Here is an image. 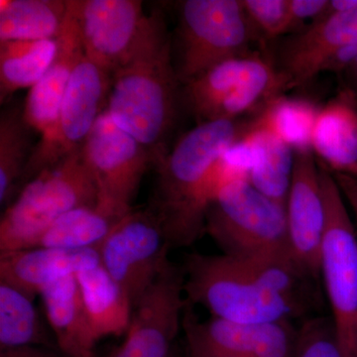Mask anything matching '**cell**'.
Returning a JSON list of instances; mask_svg holds the SVG:
<instances>
[{
	"label": "cell",
	"instance_id": "17",
	"mask_svg": "<svg viewBox=\"0 0 357 357\" xmlns=\"http://www.w3.org/2000/svg\"><path fill=\"white\" fill-rule=\"evenodd\" d=\"M100 264L98 249L34 248L0 253V281L35 299L61 279Z\"/></svg>",
	"mask_w": 357,
	"mask_h": 357
},
{
	"label": "cell",
	"instance_id": "30",
	"mask_svg": "<svg viewBox=\"0 0 357 357\" xmlns=\"http://www.w3.org/2000/svg\"><path fill=\"white\" fill-rule=\"evenodd\" d=\"M259 36L275 39L293 31L289 0H241Z\"/></svg>",
	"mask_w": 357,
	"mask_h": 357
},
{
	"label": "cell",
	"instance_id": "31",
	"mask_svg": "<svg viewBox=\"0 0 357 357\" xmlns=\"http://www.w3.org/2000/svg\"><path fill=\"white\" fill-rule=\"evenodd\" d=\"M330 0H289L294 30L306 20L314 21L326 13Z\"/></svg>",
	"mask_w": 357,
	"mask_h": 357
},
{
	"label": "cell",
	"instance_id": "1",
	"mask_svg": "<svg viewBox=\"0 0 357 357\" xmlns=\"http://www.w3.org/2000/svg\"><path fill=\"white\" fill-rule=\"evenodd\" d=\"M183 269L188 304L204 307L215 318L280 323L293 321L310 310L300 301L306 279L292 262L192 253Z\"/></svg>",
	"mask_w": 357,
	"mask_h": 357
},
{
	"label": "cell",
	"instance_id": "4",
	"mask_svg": "<svg viewBox=\"0 0 357 357\" xmlns=\"http://www.w3.org/2000/svg\"><path fill=\"white\" fill-rule=\"evenodd\" d=\"M206 234L222 249V255L236 259L295 263L286 204L268 198L245 178L229 183L211 199Z\"/></svg>",
	"mask_w": 357,
	"mask_h": 357
},
{
	"label": "cell",
	"instance_id": "7",
	"mask_svg": "<svg viewBox=\"0 0 357 357\" xmlns=\"http://www.w3.org/2000/svg\"><path fill=\"white\" fill-rule=\"evenodd\" d=\"M326 230L319 281L344 357H357V229L332 171L319 160Z\"/></svg>",
	"mask_w": 357,
	"mask_h": 357
},
{
	"label": "cell",
	"instance_id": "35",
	"mask_svg": "<svg viewBox=\"0 0 357 357\" xmlns=\"http://www.w3.org/2000/svg\"><path fill=\"white\" fill-rule=\"evenodd\" d=\"M349 70H351L352 73H354V77L357 79V59L356 60V62L354 63V64L351 65V67L349 68Z\"/></svg>",
	"mask_w": 357,
	"mask_h": 357
},
{
	"label": "cell",
	"instance_id": "28",
	"mask_svg": "<svg viewBox=\"0 0 357 357\" xmlns=\"http://www.w3.org/2000/svg\"><path fill=\"white\" fill-rule=\"evenodd\" d=\"M29 126L18 109L2 112L0 119V204H7L18 192L29 152Z\"/></svg>",
	"mask_w": 357,
	"mask_h": 357
},
{
	"label": "cell",
	"instance_id": "29",
	"mask_svg": "<svg viewBox=\"0 0 357 357\" xmlns=\"http://www.w3.org/2000/svg\"><path fill=\"white\" fill-rule=\"evenodd\" d=\"M293 357H344L330 317L307 319L300 326Z\"/></svg>",
	"mask_w": 357,
	"mask_h": 357
},
{
	"label": "cell",
	"instance_id": "18",
	"mask_svg": "<svg viewBox=\"0 0 357 357\" xmlns=\"http://www.w3.org/2000/svg\"><path fill=\"white\" fill-rule=\"evenodd\" d=\"M56 40L57 53L53 63L38 83L30 89L22 112L26 124L41 136L55 123L70 77L84 55L69 0L67 17Z\"/></svg>",
	"mask_w": 357,
	"mask_h": 357
},
{
	"label": "cell",
	"instance_id": "34",
	"mask_svg": "<svg viewBox=\"0 0 357 357\" xmlns=\"http://www.w3.org/2000/svg\"><path fill=\"white\" fill-rule=\"evenodd\" d=\"M356 8H357V0H331L325 13H344Z\"/></svg>",
	"mask_w": 357,
	"mask_h": 357
},
{
	"label": "cell",
	"instance_id": "15",
	"mask_svg": "<svg viewBox=\"0 0 357 357\" xmlns=\"http://www.w3.org/2000/svg\"><path fill=\"white\" fill-rule=\"evenodd\" d=\"M286 215L294 261L321 284L319 256L325 236L326 206L319 161L312 149L295 150Z\"/></svg>",
	"mask_w": 357,
	"mask_h": 357
},
{
	"label": "cell",
	"instance_id": "3",
	"mask_svg": "<svg viewBox=\"0 0 357 357\" xmlns=\"http://www.w3.org/2000/svg\"><path fill=\"white\" fill-rule=\"evenodd\" d=\"M180 86L173 63L172 41L161 13L132 58L112 76L107 109L114 123L130 134L154 158L165 156L175 123Z\"/></svg>",
	"mask_w": 357,
	"mask_h": 357
},
{
	"label": "cell",
	"instance_id": "20",
	"mask_svg": "<svg viewBox=\"0 0 357 357\" xmlns=\"http://www.w3.org/2000/svg\"><path fill=\"white\" fill-rule=\"evenodd\" d=\"M311 146L333 173L357 178V109L349 96L335 98L319 109Z\"/></svg>",
	"mask_w": 357,
	"mask_h": 357
},
{
	"label": "cell",
	"instance_id": "21",
	"mask_svg": "<svg viewBox=\"0 0 357 357\" xmlns=\"http://www.w3.org/2000/svg\"><path fill=\"white\" fill-rule=\"evenodd\" d=\"M79 293L96 340L119 337L128 333L133 304L123 290L102 266L77 274Z\"/></svg>",
	"mask_w": 357,
	"mask_h": 357
},
{
	"label": "cell",
	"instance_id": "26",
	"mask_svg": "<svg viewBox=\"0 0 357 357\" xmlns=\"http://www.w3.org/2000/svg\"><path fill=\"white\" fill-rule=\"evenodd\" d=\"M33 301L0 281V349L23 345L58 349L55 338L45 330Z\"/></svg>",
	"mask_w": 357,
	"mask_h": 357
},
{
	"label": "cell",
	"instance_id": "10",
	"mask_svg": "<svg viewBox=\"0 0 357 357\" xmlns=\"http://www.w3.org/2000/svg\"><path fill=\"white\" fill-rule=\"evenodd\" d=\"M82 154L95 181L96 208L115 218L132 210L143 176L154 164L147 148L119 128L105 109L84 141Z\"/></svg>",
	"mask_w": 357,
	"mask_h": 357
},
{
	"label": "cell",
	"instance_id": "25",
	"mask_svg": "<svg viewBox=\"0 0 357 357\" xmlns=\"http://www.w3.org/2000/svg\"><path fill=\"white\" fill-rule=\"evenodd\" d=\"M117 220L96 206L74 208L52 223L31 248L98 249Z\"/></svg>",
	"mask_w": 357,
	"mask_h": 357
},
{
	"label": "cell",
	"instance_id": "5",
	"mask_svg": "<svg viewBox=\"0 0 357 357\" xmlns=\"http://www.w3.org/2000/svg\"><path fill=\"white\" fill-rule=\"evenodd\" d=\"M96 203L95 181L79 149L28 182L8 204L0 220V253L31 248L61 215Z\"/></svg>",
	"mask_w": 357,
	"mask_h": 357
},
{
	"label": "cell",
	"instance_id": "13",
	"mask_svg": "<svg viewBox=\"0 0 357 357\" xmlns=\"http://www.w3.org/2000/svg\"><path fill=\"white\" fill-rule=\"evenodd\" d=\"M183 266L168 260L134 305L126 337L112 357H172L187 299Z\"/></svg>",
	"mask_w": 357,
	"mask_h": 357
},
{
	"label": "cell",
	"instance_id": "14",
	"mask_svg": "<svg viewBox=\"0 0 357 357\" xmlns=\"http://www.w3.org/2000/svg\"><path fill=\"white\" fill-rule=\"evenodd\" d=\"M183 332L189 357H293L298 328L293 321L241 324L201 321L187 304Z\"/></svg>",
	"mask_w": 357,
	"mask_h": 357
},
{
	"label": "cell",
	"instance_id": "32",
	"mask_svg": "<svg viewBox=\"0 0 357 357\" xmlns=\"http://www.w3.org/2000/svg\"><path fill=\"white\" fill-rule=\"evenodd\" d=\"M0 357H69L58 349L40 347V345H23V347H4L0 349Z\"/></svg>",
	"mask_w": 357,
	"mask_h": 357
},
{
	"label": "cell",
	"instance_id": "19",
	"mask_svg": "<svg viewBox=\"0 0 357 357\" xmlns=\"http://www.w3.org/2000/svg\"><path fill=\"white\" fill-rule=\"evenodd\" d=\"M40 296L58 349L69 357H96L98 340L89 325L77 277L61 279Z\"/></svg>",
	"mask_w": 357,
	"mask_h": 357
},
{
	"label": "cell",
	"instance_id": "23",
	"mask_svg": "<svg viewBox=\"0 0 357 357\" xmlns=\"http://www.w3.org/2000/svg\"><path fill=\"white\" fill-rule=\"evenodd\" d=\"M67 13L65 0H1L0 43L56 39Z\"/></svg>",
	"mask_w": 357,
	"mask_h": 357
},
{
	"label": "cell",
	"instance_id": "33",
	"mask_svg": "<svg viewBox=\"0 0 357 357\" xmlns=\"http://www.w3.org/2000/svg\"><path fill=\"white\" fill-rule=\"evenodd\" d=\"M347 206L351 208L357 223V178L345 174L333 173Z\"/></svg>",
	"mask_w": 357,
	"mask_h": 357
},
{
	"label": "cell",
	"instance_id": "2",
	"mask_svg": "<svg viewBox=\"0 0 357 357\" xmlns=\"http://www.w3.org/2000/svg\"><path fill=\"white\" fill-rule=\"evenodd\" d=\"M241 119L197 124L155 164L156 185L148 206L171 249L192 245L206 234V213L220 191L215 164L248 130Z\"/></svg>",
	"mask_w": 357,
	"mask_h": 357
},
{
	"label": "cell",
	"instance_id": "27",
	"mask_svg": "<svg viewBox=\"0 0 357 357\" xmlns=\"http://www.w3.org/2000/svg\"><path fill=\"white\" fill-rule=\"evenodd\" d=\"M319 110L307 100L279 96L265 103L253 122L276 134L294 150L312 149V128Z\"/></svg>",
	"mask_w": 357,
	"mask_h": 357
},
{
	"label": "cell",
	"instance_id": "6",
	"mask_svg": "<svg viewBox=\"0 0 357 357\" xmlns=\"http://www.w3.org/2000/svg\"><path fill=\"white\" fill-rule=\"evenodd\" d=\"M259 35L241 0L180 2L173 63L181 84L229 59L248 55Z\"/></svg>",
	"mask_w": 357,
	"mask_h": 357
},
{
	"label": "cell",
	"instance_id": "11",
	"mask_svg": "<svg viewBox=\"0 0 357 357\" xmlns=\"http://www.w3.org/2000/svg\"><path fill=\"white\" fill-rule=\"evenodd\" d=\"M98 251L100 265L134 307L168 261L171 248L158 218L147 208H132L119 218Z\"/></svg>",
	"mask_w": 357,
	"mask_h": 357
},
{
	"label": "cell",
	"instance_id": "22",
	"mask_svg": "<svg viewBox=\"0 0 357 357\" xmlns=\"http://www.w3.org/2000/svg\"><path fill=\"white\" fill-rule=\"evenodd\" d=\"M246 134L255 150L249 183L268 198L286 204L292 181L295 150L276 134L255 126L253 119Z\"/></svg>",
	"mask_w": 357,
	"mask_h": 357
},
{
	"label": "cell",
	"instance_id": "16",
	"mask_svg": "<svg viewBox=\"0 0 357 357\" xmlns=\"http://www.w3.org/2000/svg\"><path fill=\"white\" fill-rule=\"evenodd\" d=\"M357 45V8L344 13H324L311 24L284 40L271 59L281 91L306 84L337 52Z\"/></svg>",
	"mask_w": 357,
	"mask_h": 357
},
{
	"label": "cell",
	"instance_id": "9",
	"mask_svg": "<svg viewBox=\"0 0 357 357\" xmlns=\"http://www.w3.org/2000/svg\"><path fill=\"white\" fill-rule=\"evenodd\" d=\"M112 76L86 56L75 68L55 123L31 151L18 192L47 168L82 149L107 109Z\"/></svg>",
	"mask_w": 357,
	"mask_h": 357
},
{
	"label": "cell",
	"instance_id": "24",
	"mask_svg": "<svg viewBox=\"0 0 357 357\" xmlns=\"http://www.w3.org/2000/svg\"><path fill=\"white\" fill-rule=\"evenodd\" d=\"M57 47L56 39L0 43V102L38 83L53 63Z\"/></svg>",
	"mask_w": 357,
	"mask_h": 357
},
{
	"label": "cell",
	"instance_id": "8",
	"mask_svg": "<svg viewBox=\"0 0 357 357\" xmlns=\"http://www.w3.org/2000/svg\"><path fill=\"white\" fill-rule=\"evenodd\" d=\"M281 93L271 59L251 52L220 63L182 84L181 102L198 123L234 121Z\"/></svg>",
	"mask_w": 357,
	"mask_h": 357
},
{
	"label": "cell",
	"instance_id": "12",
	"mask_svg": "<svg viewBox=\"0 0 357 357\" xmlns=\"http://www.w3.org/2000/svg\"><path fill=\"white\" fill-rule=\"evenodd\" d=\"M84 56L110 76L128 64L151 25L138 0H69Z\"/></svg>",
	"mask_w": 357,
	"mask_h": 357
}]
</instances>
